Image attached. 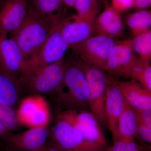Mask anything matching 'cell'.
<instances>
[{
  "mask_svg": "<svg viewBox=\"0 0 151 151\" xmlns=\"http://www.w3.org/2000/svg\"><path fill=\"white\" fill-rule=\"evenodd\" d=\"M56 95L60 111H89V87L80 59L64 63L63 82Z\"/></svg>",
  "mask_w": 151,
  "mask_h": 151,
  "instance_id": "cell-1",
  "label": "cell"
},
{
  "mask_svg": "<svg viewBox=\"0 0 151 151\" xmlns=\"http://www.w3.org/2000/svg\"><path fill=\"white\" fill-rule=\"evenodd\" d=\"M60 20L58 18L38 16L27 9L20 26L10 34L11 38L20 49L27 63L35 56Z\"/></svg>",
  "mask_w": 151,
  "mask_h": 151,
  "instance_id": "cell-2",
  "label": "cell"
},
{
  "mask_svg": "<svg viewBox=\"0 0 151 151\" xmlns=\"http://www.w3.org/2000/svg\"><path fill=\"white\" fill-rule=\"evenodd\" d=\"M64 65L63 58L25 74L19 81L23 94H56L63 82Z\"/></svg>",
  "mask_w": 151,
  "mask_h": 151,
  "instance_id": "cell-3",
  "label": "cell"
},
{
  "mask_svg": "<svg viewBox=\"0 0 151 151\" xmlns=\"http://www.w3.org/2000/svg\"><path fill=\"white\" fill-rule=\"evenodd\" d=\"M51 130L49 144L65 151H105L106 148L91 142L60 113Z\"/></svg>",
  "mask_w": 151,
  "mask_h": 151,
  "instance_id": "cell-4",
  "label": "cell"
},
{
  "mask_svg": "<svg viewBox=\"0 0 151 151\" xmlns=\"http://www.w3.org/2000/svg\"><path fill=\"white\" fill-rule=\"evenodd\" d=\"M61 20L57 23L37 52L27 63L25 74L63 59L69 47L61 31Z\"/></svg>",
  "mask_w": 151,
  "mask_h": 151,
  "instance_id": "cell-5",
  "label": "cell"
},
{
  "mask_svg": "<svg viewBox=\"0 0 151 151\" xmlns=\"http://www.w3.org/2000/svg\"><path fill=\"white\" fill-rule=\"evenodd\" d=\"M81 63L89 87L90 110L101 126L108 128L105 111L107 74L98 68Z\"/></svg>",
  "mask_w": 151,
  "mask_h": 151,
  "instance_id": "cell-6",
  "label": "cell"
},
{
  "mask_svg": "<svg viewBox=\"0 0 151 151\" xmlns=\"http://www.w3.org/2000/svg\"><path fill=\"white\" fill-rule=\"evenodd\" d=\"M116 43L113 38L97 35L70 48L82 62L105 71L108 58Z\"/></svg>",
  "mask_w": 151,
  "mask_h": 151,
  "instance_id": "cell-7",
  "label": "cell"
},
{
  "mask_svg": "<svg viewBox=\"0 0 151 151\" xmlns=\"http://www.w3.org/2000/svg\"><path fill=\"white\" fill-rule=\"evenodd\" d=\"M58 113L68 120L87 140L106 149L108 147L101 125L91 111L68 110Z\"/></svg>",
  "mask_w": 151,
  "mask_h": 151,
  "instance_id": "cell-8",
  "label": "cell"
},
{
  "mask_svg": "<svg viewBox=\"0 0 151 151\" xmlns=\"http://www.w3.org/2000/svg\"><path fill=\"white\" fill-rule=\"evenodd\" d=\"M27 62L16 42L8 36L0 35V67L18 81L24 75Z\"/></svg>",
  "mask_w": 151,
  "mask_h": 151,
  "instance_id": "cell-9",
  "label": "cell"
},
{
  "mask_svg": "<svg viewBox=\"0 0 151 151\" xmlns=\"http://www.w3.org/2000/svg\"><path fill=\"white\" fill-rule=\"evenodd\" d=\"M106 74L107 83L105 111L108 128L112 134L113 143H115L118 140V122L124 109L125 100L117 79L109 73Z\"/></svg>",
  "mask_w": 151,
  "mask_h": 151,
  "instance_id": "cell-10",
  "label": "cell"
},
{
  "mask_svg": "<svg viewBox=\"0 0 151 151\" xmlns=\"http://www.w3.org/2000/svg\"><path fill=\"white\" fill-rule=\"evenodd\" d=\"M137 58L133 53L132 40L116 42L105 71L112 76L129 78L132 67Z\"/></svg>",
  "mask_w": 151,
  "mask_h": 151,
  "instance_id": "cell-11",
  "label": "cell"
},
{
  "mask_svg": "<svg viewBox=\"0 0 151 151\" xmlns=\"http://www.w3.org/2000/svg\"><path fill=\"white\" fill-rule=\"evenodd\" d=\"M7 134L4 137L7 139L9 147L20 151H42L48 141L50 129L44 125L15 134Z\"/></svg>",
  "mask_w": 151,
  "mask_h": 151,
  "instance_id": "cell-12",
  "label": "cell"
},
{
  "mask_svg": "<svg viewBox=\"0 0 151 151\" xmlns=\"http://www.w3.org/2000/svg\"><path fill=\"white\" fill-rule=\"evenodd\" d=\"M28 9V0H3L0 4V35L8 36L19 28Z\"/></svg>",
  "mask_w": 151,
  "mask_h": 151,
  "instance_id": "cell-13",
  "label": "cell"
},
{
  "mask_svg": "<svg viewBox=\"0 0 151 151\" xmlns=\"http://www.w3.org/2000/svg\"><path fill=\"white\" fill-rule=\"evenodd\" d=\"M61 31L69 48L93 36L94 23L77 14L61 21Z\"/></svg>",
  "mask_w": 151,
  "mask_h": 151,
  "instance_id": "cell-14",
  "label": "cell"
},
{
  "mask_svg": "<svg viewBox=\"0 0 151 151\" xmlns=\"http://www.w3.org/2000/svg\"><path fill=\"white\" fill-rule=\"evenodd\" d=\"M105 6L104 11L97 17L94 22L95 33L97 35L111 38L118 37L124 31L121 13L108 4Z\"/></svg>",
  "mask_w": 151,
  "mask_h": 151,
  "instance_id": "cell-15",
  "label": "cell"
},
{
  "mask_svg": "<svg viewBox=\"0 0 151 151\" xmlns=\"http://www.w3.org/2000/svg\"><path fill=\"white\" fill-rule=\"evenodd\" d=\"M126 102L136 110H151V92L134 80L121 81L117 79Z\"/></svg>",
  "mask_w": 151,
  "mask_h": 151,
  "instance_id": "cell-16",
  "label": "cell"
},
{
  "mask_svg": "<svg viewBox=\"0 0 151 151\" xmlns=\"http://www.w3.org/2000/svg\"><path fill=\"white\" fill-rule=\"evenodd\" d=\"M22 94L18 81L0 67V102L15 108L19 104Z\"/></svg>",
  "mask_w": 151,
  "mask_h": 151,
  "instance_id": "cell-17",
  "label": "cell"
},
{
  "mask_svg": "<svg viewBox=\"0 0 151 151\" xmlns=\"http://www.w3.org/2000/svg\"><path fill=\"white\" fill-rule=\"evenodd\" d=\"M138 119L136 110L125 100L119 118L117 129L118 140L121 138L135 139L138 137Z\"/></svg>",
  "mask_w": 151,
  "mask_h": 151,
  "instance_id": "cell-18",
  "label": "cell"
},
{
  "mask_svg": "<svg viewBox=\"0 0 151 151\" xmlns=\"http://www.w3.org/2000/svg\"><path fill=\"white\" fill-rule=\"evenodd\" d=\"M63 0H28V10L42 17L60 18Z\"/></svg>",
  "mask_w": 151,
  "mask_h": 151,
  "instance_id": "cell-19",
  "label": "cell"
},
{
  "mask_svg": "<svg viewBox=\"0 0 151 151\" xmlns=\"http://www.w3.org/2000/svg\"><path fill=\"white\" fill-rule=\"evenodd\" d=\"M126 22L134 37L144 33L151 29V11L145 10L129 14Z\"/></svg>",
  "mask_w": 151,
  "mask_h": 151,
  "instance_id": "cell-20",
  "label": "cell"
},
{
  "mask_svg": "<svg viewBox=\"0 0 151 151\" xmlns=\"http://www.w3.org/2000/svg\"><path fill=\"white\" fill-rule=\"evenodd\" d=\"M130 78L139 82L151 92V66L150 62L138 58L132 67Z\"/></svg>",
  "mask_w": 151,
  "mask_h": 151,
  "instance_id": "cell-21",
  "label": "cell"
},
{
  "mask_svg": "<svg viewBox=\"0 0 151 151\" xmlns=\"http://www.w3.org/2000/svg\"><path fill=\"white\" fill-rule=\"evenodd\" d=\"M100 0H76L74 8L81 18L94 23L101 9Z\"/></svg>",
  "mask_w": 151,
  "mask_h": 151,
  "instance_id": "cell-22",
  "label": "cell"
},
{
  "mask_svg": "<svg viewBox=\"0 0 151 151\" xmlns=\"http://www.w3.org/2000/svg\"><path fill=\"white\" fill-rule=\"evenodd\" d=\"M133 51L139 55V58L150 62L151 58V30L135 37L132 40Z\"/></svg>",
  "mask_w": 151,
  "mask_h": 151,
  "instance_id": "cell-23",
  "label": "cell"
},
{
  "mask_svg": "<svg viewBox=\"0 0 151 151\" xmlns=\"http://www.w3.org/2000/svg\"><path fill=\"white\" fill-rule=\"evenodd\" d=\"M0 123L8 132L17 130L21 124L19 116L15 108L1 102Z\"/></svg>",
  "mask_w": 151,
  "mask_h": 151,
  "instance_id": "cell-24",
  "label": "cell"
},
{
  "mask_svg": "<svg viewBox=\"0 0 151 151\" xmlns=\"http://www.w3.org/2000/svg\"><path fill=\"white\" fill-rule=\"evenodd\" d=\"M112 6L120 13L134 8V0H111Z\"/></svg>",
  "mask_w": 151,
  "mask_h": 151,
  "instance_id": "cell-25",
  "label": "cell"
},
{
  "mask_svg": "<svg viewBox=\"0 0 151 151\" xmlns=\"http://www.w3.org/2000/svg\"><path fill=\"white\" fill-rule=\"evenodd\" d=\"M137 133L142 139L151 144V127L138 121Z\"/></svg>",
  "mask_w": 151,
  "mask_h": 151,
  "instance_id": "cell-26",
  "label": "cell"
},
{
  "mask_svg": "<svg viewBox=\"0 0 151 151\" xmlns=\"http://www.w3.org/2000/svg\"><path fill=\"white\" fill-rule=\"evenodd\" d=\"M138 121L151 127V110H136Z\"/></svg>",
  "mask_w": 151,
  "mask_h": 151,
  "instance_id": "cell-27",
  "label": "cell"
},
{
  "mask_svg": "<svg viewBox=\"0 0 151 151\" xmlns=\"http://www.w3.org/2000/svg\"><path fill=\"white\" fill-rule=\"evenodd\" d=\"M131 139H133L121 138L114 143L113 145L107 147L105 151H125L127 143Z\"/></svg>",
  "mask_w": 151,
  "mask_h": 151,
  "instance_id": "cell-28",
  "label": "cell"
},
{
  "mask_svg": "<svg viewBox=\"0 0 151 151\" xmlns=\"http://www.w3.org/2000/svg\"><path fill=\"white\" fill-rule=\"evenodd\" d=\"M125 151H150V148L147 149L138 145L135 142L134 139H133L127 143Z\"/></svg>",
  "mask_w": 151,
  "mask_h": 151,
  "instance_id": "cell-29",
  "label": "cell"
},
{
  "mask_svg": "<svg viewBox=\"0 0 151 151\" xmlns=\"http://www.w3.org/2000/svg\"><path fill=\"white\" fill-rule=\"evenodd\" d=\"M134 8L137 11L147 10L151 6V0H134Z\"/></svg>",
  "mask_w": 151,
  "mask_h": 151,
  "instance_id": "cell-30",
  "label": "cell"
},
{
  "mask_svg": "<svg viewBox=\"0 0 151 151\" xmlns=\"http://www.w3.org/2000/svg\"><path fill=\"white\" fill-rule=\"evenodd\" d=\"M42 151H65L63 150H61L55 147V146L50 145L47 143V144L46 147Z\"/></svg>",
  "mask_w": 151,
  "mask_h": 151,
  "instance_id": "cell-31",
  "label": "cell"
},
{
  "mask_svg": "<svg viewBox=\"0 0 151 151\" xmlns=\"http://www.w3.org/2000/svg\"><path fill=\"white\" fill-rule=\"evenodd\" d=\"M76 0H63V3L68 6L74 7Z\"/></svg>",
  "mask_w": 151,
  "mask_h": 151,
  "instance_id": "cell-32",
  "label": "cell"
},
{
  "mask_svg": "<svg viewBox=\"0 0 151 151\" xmlns=\"http://www.w3.org/2000/svg\"><path fill=\"white\" fill-rule=\"evenodd\" d=\"M8 133L5 127L0 123V138L4 137Z\"/></svg>",
  "mask_w": 151,
  "mask_h": 151,
  "instance_id": "cell-33",
  "label": "cell"
},
{
  "mask_svg": "<svg viewBox=\"0 0 151 151\" xmlns=\"http://www.w3.org/2000/svg\"><path fill=\"white\" fill-rule=\"evenodd\" d=\"M4 151H20L18 150H16V149L13 148L11 147H10L7 145L6 147L5 150Z\"/></svg>",
  "mask_w": 151,
  "mask_h": 151,
  "instance_id": "cell-34",
  "label": "cell"
},
{
  "mask_svg": "<svg viewBox=\"0 0 151 151\" xmlns=\"http://www.w3.org/2000/svg\"><path fill=\"white\" fill-rule=\"evenodd\" d=\"M101 1H103V3H104V4H108V1H107V0H101Z\"/></svg>",
  "mask_w": 151,
  "mask_h": 151,
  "instance_id": "cell-35",
  "label": "cell"
},
{
  "mask_svg": "<svg viewBox=\"0 0 151 151\" xmlns=\"http://www.w3.org/2000/svg\"><path fill=\"white\" fill-rule=\"evenodd\" d=\"M3 0H0V4L3 1Z\"/></svg>",
  "mask_w": 151,
  "mask_h": 151,
  "instance_id": "cell-36",
  "label": "cell"
}]
</instances>
